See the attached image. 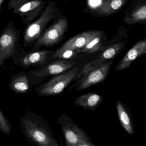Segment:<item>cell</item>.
I'll list each match as a JSON object with an SVG mask.
<instances>
[{"instance_id":"cell-1","label":"cell","mask_w":146,"mask_h":146,"mask_svg":"<svg viewBox=\"0 0 146 146\" xmlns=\"http://www.w3.org/2000/svg\"><path fill=\"white\" fill-rule=\"evenodd\" d=\"M19 119L21 131L31 145L59 146L47 120L41 115L26 111Z\"/></svg>"},{"instance_id":"cell-2","label":"cell","mask_w":146,"mask_h":146,"mask_svg":"<svg viewBox=\"0 0 146 146\" xmlns=\"http://www.w3.org/2000/svg\"><path fill=\"white\" fill-rule=\"evenodd\" d=\"M58 16V10L54 2L48 1L46 7L37 19L27 25L24 31L23 46L31 48L45 31L48 23Z\"/></svg>"},{"instance_id":"cell-3","label":"cell","mask_w":146,"mask_h":146,"mask_svg":"<svg viewBox=\"0 0 146 146\" xmlns=\"http://www.w3.org/2000/svg\"><path fill=\"white\" fill-rule=\"evenodd\" d=\"M20 30L11 20L0 34V69L15 53L22 48Z\"/></svg>"},{"instance_id":"cell-4","label":"cell","mask_w":146,"mask_h":146,"mask_svg":"<svg viewBox=\"0 0 146 146\" xmlns=\"http://www.w3.org/2000/svg\"><path fill=\"white\" fill-rule=\"evenodd\" d=\"M46 5V2L43 0H10L7 9L29 25L40 15Z\"/></svg>"},{"instance_id":"cell-5","label":"cell","mask_w":146,"mask_h":146,"mask_svg":"<svg viewBox=\"0 0 146 146\" xmlns=\"http://www.w3.org/2000/svg\"><path fill=\"white\" fill-rule=\"evenodd\" d=\"M57 123L61 126L66 146H94L82 129L65 113L58 118Z\"/></svg>"},{"instance_id":"cell-6","label":"cell","mask_w":146,"mask_h":146,"mask_svg":"<svg viewBox=\"0 0 146 146\" xmlns=\"http://www.w3.org/2000/svg\"><path fill=\"white\" fill-rule=\"evenodd\" d=\"M78 67L68 70L55 75L47 82L42 84L35 89L38 96H49L58 95L74 80L78 72Z\"/></svg>"},{"instance_id":"cell-7","label":"cell","mask_w":146,"mask_h":146,"mask_svg":"<svg viewBox=\"0 0 146 146\" xmlns=\"http://www.w3.org/2000/svg\"><path fill=\"white\" fill-rule=\"evenodd\" d=\"M54 50H41L26 52L22 48L17 51L12 57L14 64L25 69L33 67L39 68L45 66L54 60Z\"/></svg>"},{"instance_id":"cell-8","label":"cell","mask_w":146,"mask_h":146,"mask_svg":"<svg viewBox=\"0 0 146 146\" xmlns=\"http://www.w3.org/2000/svg\"><path fill=\"white\" fill-rule=\"evenodd\" d=\"M75 63L66 60L58 59L48 63L44 67L27 72L31 87L40 84L50 76H54L68 70Z\"/></svg>"},{"instance_id":"cell-9","label":"cell","mask_w":146,"mask_h":146,"mask_svg":"<svg viewBox=\"0 0 146 146\" xmlns=\"http://www.w3.org/2000/svg\"><path fill=\"white\" fill-rule=\"evenodd\" d=\"M68 26V21L65 18H60L42 34L34 46L32 51L40 50L43 47L54 46L60 40Z\"/></svg>"},{"instance_id":"cell-10","label":"cell","mask_w":146,"mask_h":146,"mask_svg":"<svg viewBox=\"0 0 146 146\" xmlns=\"http://www.w3.org/2000/svg\"><path fill=\"white\" fill-rule=\"evenodd\" d=\"M112 65V62H105L99 68L90 72L79 81L76 90H84L94 84L103 82L108 75Z\"/></svg>"},{"instance_id":"cell-11","label":"cell","mask_w":146,"mask_h":146,"mask_svg":"<svg viewBox=\"0 0 146 146\" xmlns=\"http://www.w3.org/2000/svg\"><path fill=\"white\" fill-rule=\"evenodd\" d=\"M146 53V40L144 39L138 41L128 51L119 62L114 70L116 71H120L129 68L136 59L145 54Z\"/></svg>"},{"instance_id":"cell-12","label":"cell","mask_w":146,"mask_h":146,"mask_svg":"<svg viewBox=\"0 0 146 146\" xmlns=\"http://www.w3.org/2000/svg\"><path fill=\"white\" fill-rule=\"evenodd\" d=\"M102 35V32L99 31H91L83 32L68 40L58 49L79 50L85 46L91 40Z\"/></svg>"},{"instance_id":"cell-13","label":"cell","mask_w":146,"mask_h":146,"mask_svg":"<svg viewBox=\"0 0 146 146\" xmlns=\"http://www.w3.org/2000/svg\"><path fill=\"white\" fill-rule=\"evenodd\" d=\"M9 89L17 94H25L32 88L27 72H20L13 74L8 84Z\"/></svg>"},{"instance_id":"cell-14","label":"cell","mask_w":146,"mask_h":146,"mask_svg":"<svg viewBox=\"0 0 146 146\" xmlns=\"http://www.w3.org/2000/svg\"><path fill=\"white\" fill-rule=\"evenodd\" d=\"M103 100L101 96L96 93H90L78 96L74 103L78 106L82 107L85 110L94 111Z\"/></svg>"},{"instance_id":"cell-15","label":"cell","mask_w":146,"mask_h":146,"mask_svg":"<svg viewBox=\"0 0 146 146\" xmlns=\"http://www.w3.org/2000/svg\"><path fill=\"white\" fill-rule=\"evenodd\" d=\"M116 106L118 116L121 125L129 135H133L135 133L134 125L130 112L120 101L118 100L117 102Z\"/></svg>"},{"instance_id":"cell-16","label":"cell","mask_w":146,"mask_h":146,"mask_svg":"<svg viewBox=\"0 0 146 146\" xmlns=\"http://www.w3.org/2000/svg\"><path fill=\"white\" fill-rule=\"evenodd\" d=\"M128 0H103L96 12L100 15H110L121 9Z\"/></svg>"},{"instance_id":"cell-17","label":"cell","mask_w":146,"mask_h":146,"mask_svg":"<svg viewBox=\"0 0 146 146\" xmlns=\"http://www.w3.org/2000/svg\"><path fill=\"white\" fill-rule=\"evenodd\" d=\"M146 19V6H141L135 8L129 16L125 18L124 21L128 25H133L145 22Z\"/></svg>"},{"instance_id":"cell-18","label":"cell","mask_w":146,"mask_h":146,"mask_svg":"<svg viewBox=\"0 0 146 146\" xmlns=\"http://www.w3.org/2000/svg\"><path fill=\"white\" fill-rule=\"evenodd\" d=\"M125 46L124 42L113 44L105 50L99 57L102 60L111 59L116 57Z\"/></svg>"},{"instance_id":"cell-19","label":"cell","mask_w":146,"mask_h":146,"mask_svg":"<svg viewBox=\"0 0 146 146\" xmlns=\"http://www.w3.org/2000/svg\"><path fill=\"white\" fill-rule=\"evenodd\" d=\"M105 60L99 59L87 63L82 70L78 73L76 77L77 80L80 81L84 77L86 76L90 72L99 68L105 63Z\"/></svg>"},{"instance_id":"cell-20","label":"cell","mask_w":146,"mask_h":146,"mask_svg":"<svg viewBox=\"0 0 146 146\" xmlns=\"http://www.w3.org/2000/svg\"><path fill=\"white\" fill-rule=\"evenodd\" d=\"M102 36H98L90 41L85 46L79 50L78 52H82L87 53H94L99 51L101 47Z\"/></svg>"},{"instance_id":"cell-21","label":"cell","mask_w":146,"mask_h":146,"mask_svg":"<svg viewBox=\"0 0 146 146\" xmlns=\"http://www.w3.org/2000/svg\"><path fill=\"white\" fill-rule=\"evenodd\" d=\"M77 50L72 49H57L53 54L52 58L54 59H71L76 57L78 54Z\"/></svg>"},{"instance_id":"cell-22","label":"cell","mask_w":146,"mask_h":146,"mask_svg":"<svg viewBox=\"0 0 146 146\" xmlns=\"http://www.w3.org/2000/svg\"><path fill=\"white\" fill-rule=\"evenodd\" d=\"M12 130V127L11 123L0 107V131L7 136H10Z\"/></svg>"},{"instance_id":"cell-23","label":"cell","mask_w":146,"mask_h":146,"mask_svg":"<svg viewBox=\"0 0 146 146\" xmlns=\"http://www.w3.org/2000/svg\"><path fill=\"white\" fill-rule=\"evenodd\" d=\"M5 0H0V9L1 8V6H2V4L4 3Z\"/></svg>"},{"instance_id":"cell-24","label":"cell","mask_w":146,"mask_h":146,"mask_svg":"<svg viewBox=\"0 0 146 146\" xmlns=\"http://www.w3.org/2000/svg\"><path fill=\"white\" fill-rule=\"evenodd\" d=\"M1 15H0V19H1Z\"/></svg>"}]
</instances>
